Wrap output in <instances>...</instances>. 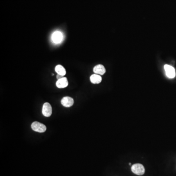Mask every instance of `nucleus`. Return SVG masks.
Listing matches in <instances>:
<instances>
[{
	"instance_id": "nucleus-5",
	"label": "nucleus",
	"mask_w": 176,
	"mask_h": 176,
	"mask_svg": "<svg viewBox=\"0 0 176 176\" xmlns=\"http://www.w3.org/2000/svg\"><path fill=\"white\" fill-rule=\"evenodd\" d=\"M63 34L62 32L56 31L54 32L52 36V42L55 44H59L62 42L63 40Z\"/></svg>"
},
{
	"instance_id": "nucleus-2",
	"label": "nucleus",
	"mask_w": 176,
	"mask_h": 176,
	"mask_svg": "<svg viewBox=\"0 0 176 176\" xmlns=\"http://www.w3.org/2000/svg\"><path fill=\"white\" fill-rule=\"evenodd\" d=\"M31 128L33 131L39 133H44L46 131L47 127L44 124L38 121H35L31 124Z\"/></svg>"
},
{
	"instance_id": "nucleus-7",
	"label": "nucleus",
	"mask_w": 176,
	"mask_h": 176,
	"mask_svg": "<svg viewBox=\"0 0 176 176\" xmlns=\"http://www.w3.org/2000/svg\"><path fill=\"white\" fill-rule=\"evenodd\" d=\"M69 84V82L67 78L66 77H64L61 79L57 80V82L56 83V85L57 87L58 88H65L67 87Z\"/></svg>"
},
{
	"instance_id": "nucleus-10",
	"label": "nucleus",
	"mask_w": 176,
	"mask_h": 176,
	"mask_svg": "<svg viewBox=\"0 0 176 176\" xmlns=\"http://www.w3.org/2000/svg\"><path fill=\"white\" fill-rule=\"evenodd\" d=\"M55 70L58 74H60L62 76H65L66 74V71L63 66L61 65H58L55 68Z\"/></svg>"
},
{
	"instance_id": "nucleus-4",
	"label": "nucleus",
	"mask_w": 176,
	"mask_h": 176,
	"mask_svg": "<svg viewBox=\"0 0 176 176\" xmlns=\"http://www.w3.org/2000/svg\"><path fill=\"white\" fill-rule=\"evenodd\" d=\"M164 70L166 73V75L169 78H173L176 76V72L174 68L168 65H165L164 67Z\"/></svg>"
},
{
	"instance_id": "nucleus-8",
	"label": "nucleus",
	"mask_w": 176,
	"mask_h": 176,
	"mask_svg": "<svg viewBox=\"0 0 176 176\" xmlns=\"http://www.w3.org/2000/svg\"><path fill=\"white\" fill-rule=\"evenodd\" d=\"M94 72L99 75H103L106 72V69L102 65H97L94 68Z\"/></svg>"
},
{
	"instance_id": "nucleus-3",
	"label": "nucleus",
	"mask_w": 176,
	"mask_h": 176,
	"mask_svg": "<svg viewBox=\"0 0 176 176\" xmlns=\"http://www.w3.org/2000/svg\"><path fill=\"white\" fill-rule=\"evenodd\" d=\"M52 106L49 103L46 102L43 106L42 114L46 117H50L52 114Z\"/></svg>"
},
{
	"instance_id": "nucleus-6",
	"label": "nucleus",
	"mask_w": 176,
	"mask_h": 176,
	"mask_svg": "<svg viewBox=\"0 0 176 176\" xmlns=\"http://www.w3.org/2000/svg\"><path fill=\"white\" fill-rule=\"evenodd\" d=\"M61 103L62 105L65 107H70L74 105V100L72 97L66 96L62 98Z\"/></svg>"
},
{
	"instance_id": "nucleus-1",
	"label": "nucleus",
	"mask_w": 176,
	"mask_h": 176,
	"mask_svg": "<svg viewBox=\"0 0 176 176\" xmlns=\"http://www.w3.org/2000/svg\"><path fill=\"white\" fill-rule=\"evenodd\" d=\"M131 170L133 173L137 175L142 176L145 173V168L141 164L137 163L133 165L131 167Z\"/></svg>"
},
{
	"instance_id": "nucleus-11",
	"label": "nucleus",
	"mask_w": 176,
	"mask_h": 176,
	"mask_svg": "<svg viewBox=\"0 0 176 176\" xmlns=\"http://www.w3.org/2000/svg\"><path fill=\"white\" fill-rule=\"evenodd\" d=\"M63 77H64V76H62L61 75H60V74H57V76H56L57 80H59V79H61V78H63Z\"/></svg>"
},
{
	"instance_id": "nucleus-9",
	"label": "nucleus",
	"mask_w": 176,
	"mask_h": 176,
	"mask_svg": "<svg viewBox=\"0 0 176 176\" xmlns=\"http://www.w3.org/2000/svg\"><path fill=\"white\" fill-rule=\"evenodd\" d=\"M90 80L93 84H99L102 81V77L99 74H94L91 76Z\"/></svg>"
}]
</instances>
